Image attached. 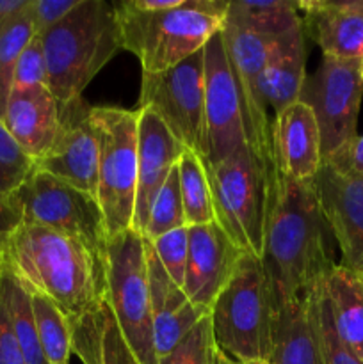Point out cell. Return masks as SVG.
<instances>
[{"label": "cell", "mask_w": 363, "mask_h": 364, "mask_svg": "<svg viewBox=\"0 0 363 364\" xmlns=\"http://www.w3.org/2000/svg\"><path fill=\"white\" fill-rule=\"evenodd\" d=\"M4 267L32 294L52 301L71 331V348L84 364H103L107 316L105 256L77 238L21 223L7 245Z\"/></svg>", "instance_id": "1"}, {"label": "cell", "mask_w": 363, "mask_h": 364, "mask_svg": "<svg viewBox=\"0 0 363 364\" xmlns=\"http://www.w3.org/2000/svg\"><path fill=\"white\" fill-rule=\"evenodd\" d=\"M333 240L312 181L278 173L260 258L276 311L285 302L308 295L338 265Z\"/></svg>", "instance_id": "2"}, {"label": "cell", "mask_w": 363, "mask_h": 364, "mask_svg": "<svg viewBox=\"0 0 363 364\" xmlns=\"http://www.w3.org/2000/svg\"><path fill=\"white\" fill-rule=\"evenodd\" d=\"M123 48L141 60L142 75L174 68L201 52L226 23L228 0H185L159 13L137 9L132 0L112 4Z\"/></svg>", "instance_id": "3"}, {"label": "cell", "mask_w": 363, "mask_h": 364, "mask_svg": "<svg viewBox=\"0 0 363 364\" xmlns=\"http://www.w3.org/2000/svg\"><path fill=\"white\" fill-rule=\"evenodd\" d=\"M39 39L48 70V89L59 105L82 98L89 82L123 48L116 11L105 0H80Z\"/></svg>", "instance_id": "4"}, {"label": "cell", "mask_w": 363, "mask_h": 364, "mask_svg": "<svg viewBox=\"0 0 363 364\" xmlns=\"http://www.w3.org/2000/svg\"><path fill=\"white\" fill-rule=\"evenodd\" d=\"M216 223L238 249L262 258L278 169L244 144L230 159L205 166Z\"/></svg>", "instance_id": "5"}, {"label": "cell", "mask_w": 363, "mask_h": 364, "mask_svg": "<svg viewBox=\"0 0 363 364\" xmlns=\"http://www.w3.org/2000/svg\"><path fill=\"white\" fill-rule=\"evenodd\" d=\"M216 347L238 364L269 361L276 318L260 258L244 252L209 311Z\"/></svg>", "instance_id": "6"}, {"label": "cell", "mask_w": 363, "mask_h": 364, "mask_svg": "<svg viewBox=\"0 0 363 364\" xmlns=\"http://www.w3.org/2000/svg\"><path fill=\"white\" fill-rule=\"evenodd\" d=\"M89 117L100 141L96 199L110 238L134 230L139 112L120 107H91Z\"/></svg>", "instance_id": "7"}, {"label": "cell", "mask_w": 363, "mask_h": 364, "mask_svg": "<svg viewBox=\"0 0 363 364\" xmlns=\"http://www.w3.org/2000/svg\"><path fill=\"white\" fill-rule=\"evenodd\" d=\"M107 304L139 364H159L153 345L144 237L135 230L110 237L105 249Z\"/></svg>", "instance_id": "8"}, {"label": "cell", "mask_w": 363, "mask_h": 364, "mask_svg": "<svg viewBox=\"0 0 363 364\" xmlns=\"http://www.w3.org/2000/svg\"><path fill=\"white\" fill-rule=\"evenodd\" d=\"M23 215V223L48 228L66 237L77 238L98 255L105 256V219L95 196L71 187L36 167L11 198Z\"/></svg>", "instance_id": "9"}, {"label": "cell", "mask_w": 363, "mask_h": 364, "mask_svg": "<svg viewBox=\"0 0 363 364\" xmlns=\"http://www.w3.org/2000/svg\"><path fill=\"white\" fill-rule=\"evenodd\" d=\"M363 82L358 60L322 55L319 68L306 77L299 100L315 114L320 132L322 162L331 160L358 137V114Z\"/></svg>", "instance_id": "10"}, {"label": "cell", "mask_w": 363, "mask_h": 364, "mask_svg": "<svg viewBox=\"0 0 363 364\" xmlns=\"http://www.w3.org/2000/svg\"><path fill=\"white\" fill-rule=\"evenodd\" d=\"M205 105V59L201 52L174 68L142 75L137 110H152L187 149L199 155Z\"/></svg>", "instance_id": "11"}, {"label": "cell", "mask_w": 363, "mask_h": 364, "mask_svg": "<svg viewBox=\"0 0 363 364\" xmlns=\"http://www.w3.org/2000/svg\"><path fill=\"white\" fill-rule=\"evenodd\" d=\"M221 38L241 100L246 144L251 146L256 155L262 156L263 160L274 164L273 137H270L273 119L267 116V105L260 91V80L270 57L280 46L281 36H262L224 25Z\"/></svg>", "instance_id": "12"}, {"label": "cell", "mask_w": 363, "mask_h": 364, "mask_svg": "<svg viewBox=\"0 0 363 364\" xmlns=\"http://www.w3.org/2000/svg\"><path fill=\"white\" fill-rule=\"evenodd\" d=\"M205 59V105L199 156L205 166L230 159L246 144L244 119L233 73L223 38L214 36L203 48Z\"/></svg>", "instance_id": "13"}, {"label": "cell", "mask_w": 363, "mask_h": 364, "mask_svg": "<svg viewBox=\"0 0 363 364\" xmlns=\"http://www.w3.org/2000/svg\"><path fill=\"white\" fill-rule=\"evenodd\" d=\"M89 110L91 107L82 98L60 105V128L56 141L36 166L50 176L96 198L100 141Z\"/></svg>", "instance_id": "14"}, {"label": "cell", "mask_w": 363, "mask_h": 364, "mask_svg": "<svg viewBox=\"0 0 363 364\" xmlns=\"http://www.w3.org/2000/svg\"><path fill=\"white\" fill-rule=\"evenodd\" d=\"M310 181L340 249V265L359 270L363 267V178L322 162Z\"/></svg>", "instance_id": "15"}, {"label": "cell", "mask_w": 363, "mask_h": 364, "mask_svg": "<svg viewBox=\"0 0 363 364\" xmlns=\"http://www.w3.org/2000/svg\"><path fill=\"white\" fill-rule=\"evenodd\" d=\"M189 255L184 291L192 304L210 311L217 295L233 277L244 251L231 242L214 220L203 226H187Z\"/></svg>", "instance_id": "16"}, {"label": "cell", "mask_w": 363, "mask_h": 364, "mask_svg": "<svg viewBox=\"0 0 363 364\" xmlns=\"http://www.w3.org/2000/svg\"><path fill=\"white\" fill-rule=\"evenodd\" d=\"M148 267L149 309H152L153 345L157 359H164L209 311L189 301L184 288L178 287L160 265L149 240L144 238Z\"/></svg>", "instance_id": "17"}, {"label": "cell", "mask_w": 363, "mask_h": 364, "mask_svg": "<svg viewBox=\"0 0 363 364\" xmlns=\"http://www.w3.org/2000/svg\"><path fill=\"white\" fill-rule=\"evenodd\" d=\"M273 155L278 173L295 181H310L322 166L320 132L315 114L298 100L273 116Z\"/></svg>", "instance_id": "18"}, {"label": "cell", "mask_w": 363, "mask_h": 364, "mask_svg": "<svg viewBox=\"0 0 363 364\" xmlns=\"http://www.w3.org/2000/svg\"><path fill=\"white\" fill-rule=\"evenodd\" d=\"M137 112V194H135L134 230L142 233L149 206L180 160L185 146L171 134L169 128L152 110L141 109Z\"/></svg>", "instance_id": "19"}, {"label": "cell", "mask_w": 363, "mask_h": 364, "mask_svg": "<svg viewBox=\"0 0 363 364\" xmlns=\"http://www.w3.org/2000/svg\"><path fill=\"white\" fill-rule=\"evenodd\" d=\"M305 36L322 55L359 60L363 53V0H305L298 2Z\"/></svg>", "instance_id": "20"}, {"label": "cell", "mask_w": 363, "mask_h": 364, "mask_svg": "<svg viewBox=\"0 0 363 364\" xmlns=\"http://www.w3.org/2000/svg\"><path fill=\"white\" fill-rule=\"evenodd\" d=\"M4 124L18 144L38 162L50 149L60 128V105L48 87L13 89Z\"/></svg>", "instance_id": "21"}, {"label": "cell", "mask_w": 363, "mask_h": 364, "mask_svg": "<svg viewBox=\"0 0 363 364\" xmlns=\"http://www.w3.org/2000/svg\"><path fill=\"white\" fill-rule=\"evenodd\" d=\"M269 363L324 364L310 294L278 308Z\"/></svg>", "instance_id": "22"}, {"label": "cell", "mask_w": 363, "mask_h": 364, "mask_svg": "<svg viewBox=\"0 0 363 364\" xmlns=\"http://www.w3.org/2000/svg\"><path fill=\"white\" fill-rule=\"evenodd\" d=\"M306 80V36L302 23L281 36V43L270 57L260 80L265 105L274 116L287 109L301 96Z\"/></svg>", "instance_id": "23"}, {"label": "cell", "mask_w": 363, "mask_h": 364, "mask_svg": "<svg viewBox=\"0 0 363 364\" xmlns=\"http://www.w3.org/2000/svg\"><path fill=\"white\" fill-rule=\"evenodd\" d=\"M335 329L363 361V276L338 263L322 281Z\"/></svg>", "instance_id": "24"}, {"label": "cell", "mask_w": 363, "mask_h": 364, "mask_svg": "<svg viewBox=\"0 0 363 364\" xmlns=\"http://www.w3.org/2000/svg\"><path fill=\"white\" fill-rule=\"evenodd\" d=\"M31 0H0V119L13 91V77L21 50L34 38Z\"/></svg>", "instance_id": "25"}, {"label": "cell", "mask_w": 363, "mask_h": 364, "mask_svg": "<svg viewBox=\"0 0 363 364\" xmlns=\"http://www.w3.org/2000/svg\"><path fill=\"white\" fill-rule=\"evenodd\" d=\"M302 23L298 2L292 0H233L228 2V27L262 36H283Z\"/></svg>", "instance_id": "26"}, {"label": "cell", "mask_w": 363, "mask_h": 364, "mask_svg": "<svg viewBox=\"0 0 363 364\" xmlns=\"http://www.w3.org/2000/svg\"><path fill=\"white\" fill-rule=\"evenodd\" d=\"M0 295L9 315L14 338L20 347L25 364H48L39 343L36 329L32 299L27 288L18 281V277L7 267H0Z\"/></svg>", "instance_id": "27"}, {"label": "cell", "mask_w": 363, "mask_h": 364, "mask_svg": "<svg viewBox=\"0 0 363 364\" xmlns=\"http://www.w3.org/2000/svg\"><path fill=\"white\" fill-rule=\"evenodd\" d=\"M178 180H180L182 203H184L185 224L203 226L216 220L214 215L212 191H210L209 174L201 156L192 149L185 148L177 164Z\"/></svg>", "instance_id": "28"}, {"label": "cell", "mask_w": 363, "mask_h": 364, "mask_svg": "<svg viewBox=\"0 0 363 364\" xmlns=\"http://www.w3.org/2000/svg\"><path fill=\"white\" fill-rule=\"evenodd\" d=\"M32 299V311L36 318L39 343L48 364H70L71 331L66 318L52 301L39 294L28 291Z\"/></svg>", "instance_id": "29"}, {"label": "cell", "mask_w": 363, "mask_h": 364, "mask_svg": "<svg viewBox=\"0 0 363 364\" xmlns=\"http://www.w3.org/2000/svg\"><path fill=\"white\" fill-rule=\"evenodd\" d=\"M184 226H187V224H185L178 169L174 166L167 180L160 187L159 194L153 199L152 206H149L148 219H146L144 230L141 235L146 240H155V238Z\"/></svg>", "instance_id": "30"}, {"label": "cell", "mask_w": 363, "mask_h": 364, "mask_svg": "<svg viewBox=\"0 0 363 364\" xmlns=\"http://www.w3.org/2000/svg\"><path fill=\"white\" fill-rule=\"evenodd\" d=\"M36 167V160L18 144L0 119V201H11Z\"/></svg>", "instance_id": "31"}, {"label": "cell", "mask_w": 363, "mask_h": 364, "mask_svg": "<svg viewBox=\"0 0 363 364\" xmlns=\"http://www.w3.org/2000/svg\"><path fill=\"white\" fill-rule=\"evenodd\" d=\"M310 301H312L313 318H315L317 334H319L320 348H322L324 364H363L362 359L338 336L322 283L310 291Z\"/></svg>", "instance_id": "32"}, {"label": "cell", "mask_w": 363, "mask_h": 364, "mask_svg": "<svg viewBox=\"0 0 363 364\" xmlns=\"http://www.w3.org/2000/svg\"><path fill=\"white\" fill-rule=\"evenodd\" d=\"M216 350L210 315L199 320L159 364H210Z\"/></svg>", "instance_id": "33"}, {"label": "cell", "mask_w": 363, "mask_h": 364, "mask_svg": "<svg viewBox=\"0 0 363 364\" xmlns=\"http://www.w3.org/2000/svg\"><path fill=\"white\" fill-rule=\"evenodd\" d=\"M160 265L167 272V276L178 284L184 287L185 269H187V255H189V230L187 226L178 228L169 231L162 237L149 240Z\"/></svg>", "instance_id": "34"}, {"label": "cell", "mask_w": 363, "mask_h": 364, "mask_svg": "<svg viewBox=\"0 0 363 364\" xmlns=\"http://www.w3.org/2000/svg\"><path fill=\"white\" fill-rule=\"evenodd\" d=\"M34 87H48V70L39 36H34L21 50L13 77V89L23 91Z\"/></svg>", "instance_id": "35"}, {"label": "cell", "mask_w": 363, "mask_h": 364, "mask_svg": "<svg viewBox=\"0 0 363 364\" xmlns=\"http://www.w3.org/2000/svg\"><path fill=\"white\" fill-rule=\"evenodd\" d=\"M80 4V0H31L32 27L36 36H43L50 28L64 20L75 7Z\"/></svg>", "instance_id": "36"}, {"label": "cell", "mask_w": 363, "mask_h": 364, "mask_svg": "<svg viewBox=\"0 0 363 364\" xmlns=\"http://www.w3.org/2000/svg\"><path fill=\"white\" fill-rule=\"evenodd\" d=\"M102 361L103 364H139L137 359L130 352V348H128L121 331L117 329V323L110 309H107L105 329H103Z\"/></svg>", "instance_id": "37"}, {"label": "cell", "mask_w": 363, "mask_h": 364, "mask_svg": "<svg viewBox=\"0 0 363 364\" xmlns=\"http://www.w3.org/2000/svg\"><path fill=\"white\" fill-rule=\"evenodd\" d=\"M0 364H25L0 295Z\"/></svg>", "instance_id": "38"}, {"label": "cell", "mask_w": 363, "mask_h": 364, "mask_svg": "<svg viewBox=\"0 0 363 364\" xmlns=\"http://www.w3.org/2000/svg\"><path fill=\"white\" fill-rule=\"evenodd\" d=\"M21 223H23V215L18 206H14L11 201H0V267L4 265L11 237Z\"/></svg>", "instance_id": "39"}, {"label": "cell", "mask_w": 363, "mask_h": 364, "mask_svg": "<svg viewBox=\"0 0 363 364\" xmlns=\"http://www.w3.org/2000/svg\"><path fill=\"white\" fill-rule=\"evenodd\" d=\"M326 162L338 167V169L363 178V135H358L349 148H345L344 151H340L337 156L326 160Z\"/></svg>", "instance_id": "40"}, {"label": "cell", "mask_w": 363, "mask_h": 364, "mask_svg": "<svg viewBox=\"0 0 363 364\" xmlns=\"http://www.w3.org/2000/svg\"><path fill=\"white\" fill-rule=\"evenodd\" d=\"M137 9L146 13H159V11H169L180 7L185 0H132Z\"/></svg>", "instance_id": "41"}, {"label": "cell", "mask_w": 363, "mask_h": 364, "mask_svg": "<svg viewBox=\"0 0 363 364\" xmlns=\"http://www.w3.org/2000/svg\"><path fill=\"white\" fill-rule=\"evenodd\" d=\"M210 364H238V363L233 361L231 358H228L223 350H219V348L216 347V350H214L212 354V363Z\"/></svg>", "instance_id": "42"}, {"label": "cell", "mask_w": 363, "mask_h": 364, "mask_svg": "<svg viewBox=\"0 0 363 364\" xmlns=\"http://www.w3.org/2000/svg\"><path fill=\"white\" fill-rule=\"evenodd\" d=\"M359 77H362V82H363V53H362V57H359Z\"/></svg>", "instance_id": "43"}, {"label": "cell", "mask_w": 363, "mask_h": 364, "mask_svg": "<svg viewBox=\"0 0 363 364\" xmlns=\"http://www.w3.org/2000/svg\"><path fill=\"white\" fill-rule=\"evenodd\" d=\"M244 364H270L269 361H251V363H244Z\"/></svg>", "instance_id": "44"}, {"label": "cell", "mask_w": 363, "mask_h": 364, "mask_svg": "<svg viewBox=\"0 0 363 364\" xmlns=\"http://www.w3.org/2000/svg\"><path fill=\"white\" fill-rule=\"evenodd\" d=\"M359 272H362V276H363V267H362V269H359Z\"/></svg>", "instance_id": "45"}]
</instances>
